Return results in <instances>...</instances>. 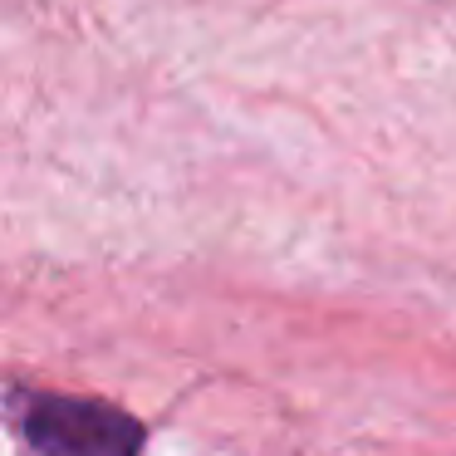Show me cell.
<instances>
[{"label": "cell", "instance_id": "cell-1", "mask_svg": "<svg viewBox=\"0 0 456 456\" xmlns=\"http://www.w3.org/2000/svg\"><path fill=\"white\" fill-rule=\"evenodd\" d=\"M20 432L40 456H138L142 422L113 403L40 393L25 403Z\"/></svg>", "mask_w": 456, "mask_h": 456}]
</instances>
